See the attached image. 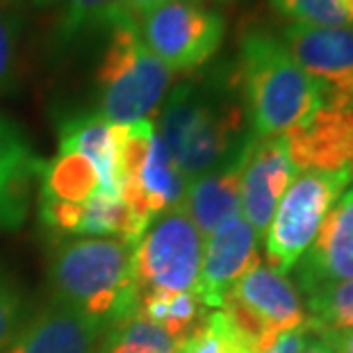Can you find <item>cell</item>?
I'll return each mask as SVG.
<instances>
[{
  "label": "cell",
  "instance_id": "6da1fadb",
  "mask_svg": "<svg viewBox=\"0 0 353 353\" xmlns=\"http://www.w3.org/2000/svg\"><path fill=\"white\" fill-rule=\"evenodd\" d=\"M246 112L237 73L216 71L199 80H183L160 108V139L187 180L221 167L242 151Z\"/></svg>",
  "mask_w": 353,
  "mask_h": 353
},
{
  "label": "cell",
  "instance_id": "7a4b0ae2",
  "mask_svg": "<svg viewBox=\"0 0 353 353\" xmlns=\"http://www.w3.org/2000/svg\"><path fill=\"white\" fill-rule=\"evenodd\" d=\"M52 303L71 307L105 328L137 312L132 246L117 237L59 242L48 260Z\"/></svg>",
  "mask_w": 353,
  "mask_h": 353
},
{
  "label": "cell",
  "instance_id": "3957f363",
  "mask_svg": "<svg viewBox=\"0 0 353 353\" xmlns=\"http://www.w3.org/2000/svg\"><path fill=\"white\" fill-rule=\"evenodd\" d=\"M235 73L253 139L283 137L321 108L314 82L288 46L265 30L242 37Z\"/></svg>",
  "mask_w": 353,
  "mask_h": 353
},
{
  "label": "cell",
  "instance_id": "277c9868",
  "mask_svg": "<svg viewBox=\"0 0 353 353\" xmlns=\"http://www.w3.org/2000/svg\"><path fill=\"white\" fill-rule=\"evenodd\" d=\"M171 73L141 39L137 19L110 30L105 55L96 71L99 114L114 125L153 121L169 94Z\"/></svg>",
  "mask_w": 353,
  "mask_h": 353
},
{
  "label": "cell",
  "instance_id": "5b68a950",
  "mask_svg": "<svg viewBox=\"0 0 353 353\" xmlns=\"http://www.w3.org/2000/svg\"><path fill=\"white\" fill-rule=\"evenodd\" d=\"M353 183V169L301 171L283 194L265 230L269 267L290 274L317 237L321 221Z\"/></svg>",
  "mask_w": 353,
  "mask_h": 353
},
{
  "label": "cell",
  "instance_id": "8992f818",
  "mask_svg": "<svg viewBox=\"0 0 353 353\" xmlns=\"http://www.w3.org/2000/svg\"><path fill=\"white\" fill-rule=\"evenodd\" d=\"M219 310L251 353H265L281 335L307 324L296 285L269 265L239 278Z\"/></svg>",
  "mask_w": 353,
  "mask_h": 353
},
{
  "label": "cell",
  "instance_id": "52a82bcc",
  "mask_svg": "<svg viewBox=\"0 0 353 353\" xmlns=\"http://www.w3.org/2000/svg\"><path fill=\"white\" fill-rule=\"evenodd\" d=\"M205 239L180 208L155 216L132 246L137 296L148 292H194Z\"/></svg>",
  "mask_w": 353,
  "mask_h": 353
},
{
  "label": "cell",
  "instance_id": "ba28073f",
  "mask_svg": "<svg viewBox=\"0 0 353 353\" xmlns=\"http://www.w3.org/2000/svg\"><path fill=\"white\" fill-rule=\"evenodd\" d=\"M137 23L148 50L174 76H192L203 69L219 52L226 37L221 14L190 0H164Z\"/></svg>",
  "mask_w": 353,
  "mask_h": 353
},
{
  "label": "cell",
  "instance_id": "9c48e42d",
  "mask_svg": "<svg viewBox=\"0 0 353 353\" xmlns=\"http://www.w3.org/2000/svg\"><path fill=\"white\" fill-rule=\"evenodd\" d=\"M283 43L314 82L321 108L353 110V26L290 23L283 32Z\"/></svg>",
  "mask_w": 353,
  "mask_h": 353
},
{
  "label": "cell",
  "instance_id": "30bf717a",
  "mask_svg": "<svg viewBox=\"0 0 353 353\" xmlns=\"http://www.w3.org/2000/svg\"><path fill=\"white\" fill-rule=\"evenodd\" d=\"M260 235L242 214L216 228L203 244L201 274L196 281V296L205 307L219 310L223 299L235 288L239 278L255 269L260 262Z\"/></svg>",
  "mask_w": 353,
  "mask_h": 353
},
{
  "label": "cell",
  "instance_id": "8fae6325",
  "mask_svg": "<svg viewBox=\"0 0 353 353\" xmlns=\"http://www.w3.org/2000/svg\"><path fill=\"white\" fill-rule=\"evenodd\" d=\"M296 174L283 137H249L242 171V216L258 235H265L278 203Z\"/></svg>",
  "mask_w": 353,
  "mask_h": 353
},
{
  "label": "cell",
  "instance_id": "7c38bea8",
  "mask_svg": "<svg viewBox=\"0 0 353 353\" xmlns=\"http://www.w3.org/2000/svg\"><path fill=\"white\" fill-rule=\"evenodd\" d=\"M283 144L299 174L353 169V110H314L283 134Z\"/></svg>",
  "mask_w": 353,
  "mask_h": 353
},
{
  "label": "cell",
  "instance_id": "4fadbf2b",
  "mask_svg": "<svg viewBox=\"0 0 353 353\" xmlns=\"http://www.w3.org/2000/svg\"><path fill=\"white\" fill-rule=\"evenodd\" d=\"M292 272L303 294L319 285L353 281V183L328 210L314 242Z\"/></svg>",
  "mask_w": 353,
  "mask_h": 353
},
{
  "label": "cell",
  "instance_id": "5bb4252c",
  "mask_svg": "<svg viewBox=\"0 0 353 353\" xmlns=\"http://www.w3.org/2000/svg\"><path fill=\"white\" fill-rule=\"evenodd\" d=\"M41 169L43 160L34 155L23 130L0 114V230L23 226Z\"/></svg>",
  "mask_w": 353,
  "mask_h": 353
},
{
  "label": "cell",
  "instance_id": "9a60e30c",
  "mask_svg": "<svg viewBox=\"0 0 353 353\" xmlns=\"http://www.w3.org/2000/svg\"><path fill=\"white\" fill-rule=\"evenodd\" d=\"M105 330L71 307L50 303L14 335L3 353H96Z\"/></svg>",
  "mask_w": 353,
  "mask_h": 353
},
{
  "label": "cell",
  "instance_id": "2e32d148",
  "mask_svg": "<svg viewBox=\"0 0 353 353\" xmlns=\"http://www.w3.org/2000/svg\"><path fill=\"white\" fill-rule=\"evenodd\" d=\"M246 144H249V139H246ZM246 144L221 167L190 180L183 210L194 226L199 228L203 239L212 235L232 216L242 214V171L246 160Z\"/></svg>",
  "mask_w": 353,
  "mask_h": 353
},
{
  "label": "cell",
  "instance_id": "e0dca14e",
  "mask_svg": "<svg viewBox=\"0 0 353 353\" xmlns=\"http://www.w3.org/2000/svg\"><path fill=\"white\" fill-rule=\"evenodd\" d=\"M121 125H114L99 112H80L59 123V151L80 153L94 164L101 176V192L119 196L117 180V148Z\"/></svg>",
  "mask_w": 353,
  "mask_h": 353
},
{
  "label": "cell",
  "instance_id": "ac0fdd59",
  "mask_svg": "<svg viewBox=\"0 0 353 353\" xmlns=\"http://www.w3.org/2000/svg\"><path fill=\"white\" fill-rule=\"evenodd\" d=\"M39 201L85 203L101 190V176L92 162L80 153L59 151L50 162H43L39 176Z\"/></svg>",
  "mask_w": 353,
  "mask_h": 353
},
{
  "label": "cell",
  "instance_id": "d6986e66",
  "mask_svg": "<svg viewBox=\"0 0 353 353\" xmlns=\"http://www.w3.org/2000/svg\"><path fill=\"white\" fill-rule=\"evenodd\" d=\"M128 19L134 17L128 12L125 0H64L55 28V43L71 46L101 30L110 32Z\"/></svg>",
  "mask_w": 353,
  "mask_h": 353
},
{
  "label": "cell",
  "instance_id": "ffe728a7",
  "mask_svg": "<svg viewBox=\"0 0 353 353\" xmlns=\"http://www.w3.org/2000/svg\"><path fill=\"white\" fill-rule=\"evenodd\" d=\"M137 312L157 328H162L176 342L205 319V305L201 303L196 292H148L137 296Z\"/></svg>",
  "mask_w": 353,
  "mask_h": 353
},
{
  "label": "cell",
  "instance_id": "44dd1931",
  "mask_svg": "<svg viewBox=\"0 0 353 353\" xmlns=\"http://www.w3.org/2000/svg\"><path fill=\"white\" fill-rule=\"evenodd\" d=\"M178 342L153 321L132 312L103 333L96 353H176Z\"/></svg>",
  "mask_w": 353,
  "mask_h": 353
},
{
  "label": "cell",
  "instance_id": "7402d4cb",
  "mask_svg": "<svg viewBox=\"0 0 353 353\" xmlns=\"http://www.w3.org/2000/svg\"><path fill=\"white\" fill-rule=\"evenodd\" d=\"M303 296L307 328L314 335L353 328V281L319 285Z\"/></svg>",
  "mask_w": 353,
  "mask_h": 353
},
{
  "label": "cell",
  "instance_id": "603a6c76",
  "mask_svg": "<svg viewBox=\"0 0 353 353\" xmlns=\"http://www.w3.org/2000/svg\"><path fill=\"white\" fill-rule=\"evenodd\" d=\"M274 10L296 26H353V0H269Z\"/></svg>",
  "mask_w": 353,
  "mask_h": 353
},
{
  "label": "cell",
  "instance_id": "cb8c5ba5",
  "mask_svg": "<svg viewBox=\"0 0 353 353\" xmlns=\"http://www.w3.org/2000/svg\"><path fill=\"white\" fill-rule=\"evenodd\" d=\"M176 353H251L228 324L226 314L214 310L192 330L185 340L178 342Z\"/></svg>",
  "mask_w": 353,
  "mask_h": 353
},
{
  "label": "cell",
  "instance_id": "d4e9b609",
  "mask_svg": "<svg viewBox=\"0 0 353 353\" xmlns=\"http://www.w3.org/2000/svg\"><path fill=\"white\" fill-rule=\"evenodd\" d=\"M21 21L10 7L0 5V94L17 87L19 78Z\"/></svg>",
  "mask_w": 353,
  "mask_h": 353
},
{
  "label": "cell",
  "instance_id": "484cf974",
  "mask_svg": "<svg viewBox=\"0 0 353 353\" xmlns=\"http://www.w3.org/2000/svg\"><path fill=\"white\" fill-rule=\"evenodd\" d=\"M21 317H23V294L12 278L0 274V353L19 333Z\"/></svg>",
  "mask_w": 353,
  "mask_h": 353
},
{
  "label": "cell",
  "instance_id": "4316f807",
  "mask_svg": "<svg viewBox=\"0 0 353 353\" xmlns=\"http://www.w3.org/2000/svg\"><path fill=\"white\" fill-rule=\"evenodd\" d=\"M312 335H314V333H312V330L307 328V324H305V326H301V328L290 330V333L281 335L265 353H301L305 344L312 340Z\"/></svg>",
  "mask_w": 353,
  "mask_h": 353
},
{
  "label": "cell",
  "instance_id": "83f0119b",
  "mask_svg": "<svg viewBox=\"0 0 353 353\" xmlns=\"http://www.w3.org/2000/svg\"><path fill=\"white\" fill-rule=\"evenodd\" d=\"M317 337L326 340L337 353H353V328H349V330H335V333H321Z\"/></svg>",
  "mask_w": 353,
  "mask_h": 353
},
{
  "label": "cell",
  "instance_id": "f1b7e54d",
  "mask_svg": "<svg viewBox=\"0 0 353 353\" xmlns=\"http://www.w3.org/2000/svg\"><path fill=\"white\" fill-rule=\"evenodd\" d=\"M162 3H164V0H125L128 12H130L137 21H139L141 17H146L148 12H153L155 7H160Z\"/></svg>",
  "mask_w": 353,
  "mask_h": 353
},
{
  "label": "cell",
  "instance_id": "f546056e",
  "mask_svg": "<svg viewBox=\"0 0 353 353\" xmlns=\"http://www.w3.org/2000/svg\"><path fill=\"white\" fill-rule=\"evenodd\" d=\"M301 353H337V351H335L333 347H330V344H328L326 340H321V337L312 335V340L305 344Z\"/></svg>",
  "mask_w": 353,
  "mask_h": 353
},
{
  "label": "cell",
  "instance_id": "4dcf8cb0",
  "mask_svg": "<svg viewBox=\"0 0 353 353\" xmlns=\"http://www.w3.org/2000/svg\"><path fill=\"white\" fill-rule=\"evenodd\" d=\"M32 3H39V5H46V3H52V0H32Z\"/></svg>",
  "mask_w": 353,
  "mask_h": 353
},
{
  "label": "cell",
  "instance_id": "1f68e13d",
  "mask_svg": "<svg viewBox=\"0 0 353 353\" xmlns=\"http://www.w3.org/2000/svg\"><path fill=\"white\" fill-rule=\"evenodd\" d=\"M190 3H201V0H190Z\"/></svg>",
  "mask_w": 353,
  "mask_h": 353
}]
</instances>
